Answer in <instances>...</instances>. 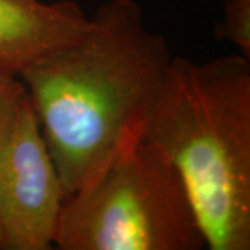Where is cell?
Masks as SVG:
<instances>
[{"label":"cell","instance_id":"cell-1","mask_svg":"<svg viewBox=\"0 0 250 250\" xmlns=\"http://www.w3.org/2000/svg\"><path fill=\"white\" fill-rule=\"evenodd\" d=\"M171 62L135 0H107L82 38L18 75L67 197L143 137Z\"/></svg>","mask_w":250,"mask_h":250},{"label":"cell","instance_id":"cell-2","mask_svg":"<svg viewBox=\"0 0 250 250\" xmlns=\"http://www.w3.org/2000/svg\"><path fill=\"white\" fill-rule=\"evenodd\" d=\"M143 138L172 163L205 249H250V59L172 57Z\"/></svg>","mask_w":250,"mask_h":250},{"label":"cell","instance_id":"cell-3","mask_svg":"<svg viewBox=\"0 0 250 250\" xmlns=\"http://www.w3.org/2000/svg\"><path fill=\"white\" fill-rule=\"evenodd\" d=\"M61 250H200L197 214L172 163L143 137L65 198Z\"/></svg>","mask_w":250,"mask_h":250},{"label":"cell","instance_id":"cell-4","mask_svg":"<svg viewBox=\"0 0 250 250\" xmlns=\"http://www.w3.org/2000/svg\"><path fill=\"white\" fill-rule=\"evenodd\" d=\"M65 198L57 166L26 94L0 140V232L3 249H54Z\"/></svg>","mask_w":250,"mask_h":250},{"label":"cell","instance_id":"cell-5","mask_svg":"<svg viewBox=\"0 0 250 250\" xmlns=\"http://www.w3.org/2000/svg\"><path fill=\"white\" fill-rule=\"evenodd\" d=\"M89 18L73 0H0V72L18 75L28 65L77 41Z\"/></svg>","mask_w":250,"mask_h":250},{"label":"cell","instance_id":"cell-6","mask_svg":"<svg viewBox=\"0 0 250 250\" xmlns=\"http://www.w3.org/2000/svg\"><path fill=\"white\" fill-rule=\"evenodd\" d=\"M214 34L219 41L236 46L244 57H250V0H224L223 20Z\"/></svg>","mask_w":250,"mask_h":250},{"label":"cell","instance_id":"cell-7","mask_svg":"<svg viewBox=\"0 0 250 250\" xmlns=\"http://www.w3.org/2000/svg\"><path fill=\"white\" fill-rule=\"evenodd\" d=\"M26 96V88L17 75L0 72V140L12 125L23 98Z\"/></svg>","mask_w":250,"mask_h":250},{"label":"cell","instance_id":"cell-8","mask_svg":"<svg viewBox=\"0 0 250 250\" xmlns=\"http://www.w3.org/2000/svg\"><path fill=\"white\" fill-rule=\"evenodd\" d=\"M0 249H3V239H2V232H0Z\"/></svg>","mask_w":250,"mask_h":250}]
</instances>
